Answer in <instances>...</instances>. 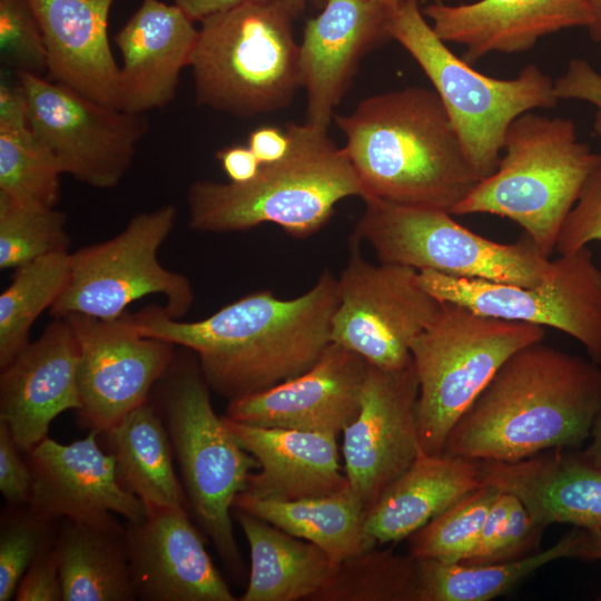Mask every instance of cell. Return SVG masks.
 Listing matches in <instances>:
<instances>
[{"mask_svg":"<svg viewBox=\"0 0 601 601\" xmlns=\"http://www.w3.org/2000/svg\"><path fill=\"white\" fill-rule=\"evenodd\" d=\"M337 304V278L325 269L295 298L262 289L200 321H180L160 306L132 318L142 334L194 352L210 390L231 401L308 371L332 343Z\"/></svg>","mask_w":601,"mask_h":601,"instance_id":"1","label":"cell"},{"mask_svg":"<svg viewBox=\"0 0 601 601\" xmlns=\"http://www.w3.org/2000/svg\"><path fill=\"white\" fill-rule=\"evenodd\" d=\"M601 368L542 342L511 355L451 430L445 453L516 462L590 439Z\"/></svg>","mask_w":601,"mask_h":601,"instance_id":"2","label":"cell"},{"mask_svg":"<svg viewBox=\"0 0 601 601\" xmlns=\"http://www.w3.org/2000/svg\"><path fill=\"white\" fill-rule=\"evenodd\" d=\"M334 119L365 198L451 213L480 180L434 90L377 93Z\"/></svg>","mask_w":601,"mask_h":601,"instance_id":"3","label":"cell"},{"mask_svg":"<svg viewBox=\"0 0 601 601\" xmlns=\"http://www.w3.org/2000/svg\"><path fill=\"white\" fill-rule=\"evenodd\" d=\"M328 128L288 124L287 155L262 165L248 183L194 181L187 193L188 225L200 233L247 230L273 223L294 237L321 229L344 198H365V188L344 147Z\"/></svg>","mask_w":601,"mask_h":601,"instance_id":"4","label":"cell"},{"mask_svg":"<svg viewBox=\"0 0 601 601\" xmlns=\"http://www.w3.org/2000/svg\"><path fill=\"white\" fill-rule=\"evenodd\" d=\"M601 152L580 141L569 118L528 111L509 126L496 169L452 215L490 214L516 223L546 257Z\"/></svg>","mask_w":601,"mask_h":601,"instance_id":"5","label":"cell"},{"mask_svg":"<svg viewBox=\"0 0 601 601\" xmlns=\"http://www.w3.org/2000/svg\"><path fill=\"white\" fill-rule=\"evenodd\" d=\"M295 17L285 0H268L200 20L189 63L197 104L239 117L289 105L300 87Z\"/></svg>","mask_w":601,"mask_h":601,"instance_id":"6","label":"cell"},{"mask_svg":"<svg viewBox=\"0 0 601 601\" xmlns=\"http://www.w3.org/2000/svg\"><path fill=\"white\" fill-rule=\"evenodd\" d=\"M388 35L430 79L480 179L496 169L504 136L514 119L558 105L554 80L535 65L525 66L510 79L475 70L435 35L418 0L392 4Z\"/></svg>","mask_w":601,"mask_h":601,"instance_id":"7","label":"cell"},{"mask_svg":"<svg viewBox=\"0 0 601 601\" xmlns=\"http://www.w3.org/2000/svg\"><path fill=\"white\" fill-rule=\"evenodd\" d=\"M160 415L178 461L188 506L225 565L243 573L230 510L257 460L218 417L196 357L174 359L159 381Z\"/></svg>","mask_w":601,"mask_h":601,"instance_id":"8","label":"cell"},{"mask_svg":"<svg viewBox=\"0 0 601 601\" xmlns=\"http://www.w3.org/2000/svg\"><path fill=\"white\" fill-rule=\"evenodd\" d=\"M544 336L542 326L443 302L437 317L411 345L418 380L416 423L422 453H443L451 430L503 363Z\"/></svg>","mask_w":601,"mask_h":601,"instance_id":"9","label":"cell"},{"mask_svg":"<svg viewBox=\"0 0 601 601\" xmlns=\"http://www.w3.org/2000/svg\"><path fill=\"white\" fill-rule=\"evenodd\" d=\"M363 200L352 238L368 244L381 263L522 287L539 285L552 269V260L525 235L515 243H497L443 209L376 197Z\"/></svg>","mask_w":601,"mask_h":601,"instance_id":"10","label":"cell"},{"mask_svg":"<svg viewBox=\"0 0 601 601\" xmlns=\"http://www.w3.org/2000/svg\"><path fill=\"white\" fill-rule=\"evenodd\" d=\"M176 219L177 208L162 205L135 215L112 238L72 253L68 283L50 308L51 315L110 319L140 298L160 295L165 312L183 317L195 299L191 283L158 259Z\"/></svg>","mask_w":601,"mask_h":601,"instance_id":"11","label":"cell"},{"mask_svg":"<svg viewBox=\"0 0 601 601\" xmlns=\"http://www.w3.org/2000/svg\"><path fill=\"white\" fill-rule=\"evenodd\" d=\"M351 238V254L337 278L338 304L331 341L368 364L396 370L412 362L411 345L437 317L443 302L420 283L412 267L367 262Z\"/></svg>","mask_w":601,"mask_h":601,"instance_id":"12","label":"cell"},{"mask_svg":"<svg viewBox=\"0 0 601 601\" xmlns=\"http://www.w3.org/2000/svg\"><path fill=\"white\" fill-rule=\"evenodd\" d=\"M421 285L441 302L496 318L552 327L573 337L601 365V268L583 247L552 260L542 283L522 287L418 272Z\"/></svg>","mask_w":601,"mask_h":601,"instance_id":"13","label":"cell"},{"mask_svg":"<svg viewBox=\"0 0 601 601\" xmlns=\"http://www.w3.org/2000/svg\"><path fill=\"white\" fill-rule=\"evenodd\" d=\"M16 76L28 99L30 126L60 171L95 188L116 187L148 131L145 114L100 104L41 75Z\"/></svg>","mask_w":601,"mask_h":601,"instance_id":"14","label":"cell"},{"mask_svg":"<svg viewBox=\"0 0 601 601\" xmlns=\"http://www.w3.org/2000/svg\"><path fill=\"white\" fill-rule=\"evenodd\" d=\"M65 318L79 347L77 421L100 434L148 402L176 357L175 345L142 334L127 312L110 319Z\"/></svg>","mask_w":601,"mask_h":601,"instance_id":"15","label":"cell"},{"mask_svg":"<svg viewBox=\"0 0 601 601\" xmlns=\"http://www.w3.org/2000/svg\"><path fill=\"white\" fill-rule=\"evenodd\" d=\"M412 362L396 370L367 363L359 411L343 431L345 475L366 513L422 453Z\"/></svg>","mask_w":601,"mask_h":601,"instance_id":"16","label":"cell"},{"mask_svg":"<svg viewBox=\"0 0 601 601\" xmlns=\"http://www.w3.org/2000/svg\"><path fill=\"white\" fill-rule=\"evenodd\" d=\"M98 431L70 444L48 436L28 454L32 476L28 506L48 520L95 521L119 514L127 522L146 516V508L120 484L112 455L101 450Z\"/></svg>","mask_w":601,"mask_h":601,"instance_id":"17","label":"cell"},{"mask_svg":"<svg viewBox=\"0 0 601 601\" xmlns=\"http://www.w3.org/2000/svg\"><path fill=\"white\" fill-rule=\"evenodd\" d=\"M367 362L331 343L305 373L266 391L231 400L227 417L248 425L338 435L356 417Z\"/></svg>","mask_w":601,"mask_h":601,"instance_id":"18","label":"cell"},{"mask_svg":"<svg viewBox=\"0 0 601 601\" xmlns=\"http://www.w3.org/2000/svg\"><path fill=\"white\" fill-rule=\"evenodd\" d=\"M129 566L136 599L145 601H235L208 555L187 509L146 510L127 522Z\"/></svg>","mask_w":601,"mask_h":601,"instance_id":"19","label":"cell"},{"mask_svg":"<svg viewBox=\"0 0 601 601\" xmlns=\"http://www.w3.org/2000/svg\"><path fill=\"white\" fill-rule=\"evenodd\" d=\"M394 3V2H393ZM386 0H326L309 19L299 45L300 87L306 121L328 128L361 58L388 35L392 4Z\"/></svg>","mask_w":601,"mask_h":601,"instance_id":"20","label":"cell"},{"mask_svg":"<svg viewBox=\"0 0 601 601\" xmlns=\"http://www.w3.org/2000/svg\"><path fill=\"white\" fill-rule=\"evenodd\" d=\"M79 347L65 317H55L0 375V420L20 449L28 452L48 436L62 412L78 411Z\"/></svg>","mask_w":601,"mask_h":601,"instance_id":"21","label":"cell"},{"mask_svg":"<svg viewBox=\"0 0 601 601\" xmlns=\"http://www.w3.org/2000/svg\"><path fill=\"white\" fill-rule=\"evenodd\" d=\"M422 11L441 40L465 48L463 59L470 63L493 52H524L548 35L591 23L582 0L437 1Z\"/></svg>","mask_w":601,"mask_h":601,"instance_id":"22","label":"cell"},{"mask_svg":"<svg viewBox=\"0 0 601 601\" xmlns=\"http://www.w3.org/2000/svg\"><path fill=\"white\" fill-rule=\"evenodd\" d=\"M197 38L195 21L179 6L142 0L114 37L122 57L118 108L145 114L169 105Z\"/></svg>","mask_w":601,"mask_h":601,"instance_id":"23","label":"cell"},{"mask_svg":"<svg viewBox=\"0 0 601 601\" xmlns=\"http://www.w3.org/2000/svg\"><path fill=\"white\" fill-rule=\"evenodd\" d=\"M115 1L29 0L43 35L48 78L118 108L120 67L108 37Z\"/></svg>","mask_w":601,"mask_h":601,"instance_id":"24","label":"cell"},{"mask_svg":"<svg viewBox=\"0 0 601 601\" xmlns=\"http://www.w3.org/2000/svg\"><path fill=\"white\" fill-rule=\"evenodd\" d=\"M484 484L518 496L542 526L601 530V469L577 450H551L516 462L480 461Z\"/></svg>","mask_w":601,"mask_h":601,"instance_id":"25","label":"cell"},{"mask_svg":"<svg viewBox=\"0 0 601 601\" xmlns=\"http://www.w3.org/2000/svg\"><path fill=\"white\" fill-rule=\"evenodd\" d=\"M224 421L258 462L244 492L254 497L294 501L329 495L349 486L341 471L336 435Z\"/></svg>","mask_w":601,"mask_h":601,"instance_id":"26","label":"cell"},{"mask_svg":"<svg viewBox=\"0 0 601 601\" xmlns=\"http://www.w3.org/2000/svg\"><path fill=\"white\" fill-rule=\"evenodd\" d=\"M483 484L480 461L421 453L367 511L366 534L375 545L410 538Z\"/></svg>","mask_w":601,"mask_h":601,"instance_id":"27","label":"cell"},{"mask_svg":"<svg viewBox=\"0 0 601 601\" xmlns=\"http://www.w3.org/2000/svg\"><path fill=\"white\" fill-rule=\"evenodd\" d=\"M62 601H132L126 528L114 514L95 521L65 519L53 541Z\"/></svg>","mask_w":601,"mask_h":601,"instance_id":"28","label":"cell"},{"mask_svg":"<svg viewBox=\"0 0 601 601\" xmlns=\"http://www.w3.org/2000/svg\"><path fill=\"white\" fill-rule=\"evenodd\" d=\"M250 551L249 581L242 601H311L335 563L318 545L236 509Z\"/></svg>","mask_w":601,"mask_h":601,"instance_id":"29","label":"cell"},{"mask_svg":"<svg viewBox=\"0 0 601 601\" xmlns=\"http://www.w3.org/2000/svg\"><path fill=\"white\" fill-rule=\"evenodd\" d=\"M102 433L120 484L136 495L146 510L189 508L174 467L169 434L152 404L146 402L136 407Z\"/></svg>","mask_w":601,"mask_h":601,"instance_id":"30","label":"cell"},{"mask_svg":"<svg viewBox=\"0 0 601 601\" xmlns=\"http://www.w3.org/2000/svg\"><path fill=\"white\" fill-rule=\"evenodd\" d=\"M234 508L318 545L335 564L376 546L365 531L366 511L349 486L329 495L294 501L239 493Z\"/></svg>","mask_w":601,"mask_h":601,"instance_id":"31","label":"cell"},{"mask_svg":"<svg viewBox=\"0 0 601 601\" xmlns=\"http://www.w3.org/2000/svg\"><path fill=\"white\" fill-rule=\"evenodd\" d=\"M572 530L554 545L506 563L466 565L417 559L416 601H489L501 597L545 564L571 558Z\"/></svg>","mask_w":601,"mask_h":601,"instance_id":"32","label":"cell"},{"mask_svg":"<svg viewBox=\"0 0 601 601\" xmlns=\"http://www.w3.org/2000/svg\"><path fill=\"white\" fill-rule=\"evenodd\" d=\"M71 254H49L16 269L0 295V367L4 368L29 343L38 316L62 294Z\"/></svg>","mask_w":601,"mask_h":601,"instance_id":"33","label":"cell"},{"mask_svg":"<svg viewBox=\"0 0 601 601\" xmlns=\"http://www.w3.org/2000/svg\"><path fill=\"white\" fill-rule=\"evenodd\" d=\"M417 559L376 546L333 566L311 601H416Z\"/></svg>","mask_w":601,"mask_h":601,"instance_id":"34","label":"cell"},{"mask_svg":"<svg viewBox=\"0 0 601 601\" xmlns=\"http://www.w3.org/2000/svg\"><path fill=\"white\" fill-rule=\"evenodd\" d=\"M61 175L31 126L0 129V195L22 204L55 207Z\"/></svg>","mask_w":601,"mask_h":601,"instance_id":"35","label":"cell"},{"mask_svg":"<svg viewBox=\"0 0 601 601\" xmlns=\"http://www.w3.org/2000/svg\"><path fill=\"white\" fill-rule=\"evenodd\" d=\"M500 493L497 487L483 484L461 497L410 536L408 554L418 560L462 562L476 544Z\"/></svg>","mask_w":601,"mask_h":601,"instance_id":"36","label":"cell"},{"mask_svg":"<svg viewBox=\"0 0 601 601\" xmlns=\"http://www.w3.org/2000/svg\"><path fill=\"white\" fill-rule=\"evenodd\" d=\"M66 221V215L55 207L0 195V268L17 269L46 255L68 252Z\"/></svg>","mask_w":601,"mask_h":601,"instance_id":"37","label":"cell"},{"mask_svg":"<svg viewBox=\"0 0 601 601\" xmlns=\"http://www.w3.org/2000/svg\"><path fill=\"white\" fill-rule=\"evenodd\" d=\"M544 529L518 496L501 491L486 515L476 544L459 563L483 565L524 559L540 551Z\"/></svg>","mask_w":601,"mask_h":601,"instance_id":"38","label":"cell"},{"mask_svg":"<svg viewBox=\"0 0 601 601\" xmlns=\"http://www.w3.org/2000/svg\"><path fill=\"white\" fill-rule=\"evenodd\" d=\"M53 521L33 511L11 510L2 515L0 530V601L16 594L31 563L53 544Z\"/></svg>","mask_w":601,"mask_h":601,"instance_id":"39","label":"cell"},{"mask_svg":"<svg viewBox=\"0 0 601 601\" xmlns=\"http://www.w3.org/2000/svg\"><path fill=\"white\" fill-rule=\"evenodd\" d=\"M0 57L16 73L47 72L43 35L29 0H0Z\"/></svg>","mask_w":601,"mask_h":601,"instance_id":"40","label":"cell"},{"mask_svg":"<svg viewBox=\"0 0 601 601\" xmlns=\"http://www.w3.org/2000/svg\"><path fill=\"white\" fill-rule=\"evenodd\" d=\"M601 240V159L590 171L558 236L555 250L577 252Z\"/></svg>","mask_w":601,"mask_h":601,"instance_id":"41","label":"cell"},{"mask_svg":"<svg viewBox=\"0 0 601 601\" xmlns=\"http://www.w3.org/2000/svg\"><path fill=\"white\" fill-rule=\"evenodd\" d=\"M554 90L559 100H580L594 106L593 131L601 140V72L588 60L573 58L554 80Z\"/></svg>","mask_w":601,"mask_h":601,"instance_id":"42","label":"cell"},{"mask_svg":"<svg viewBox=\"0 0 601 601\" xmlns=\"http://www.w3.org/2000/svg\"><path fill=\"white\" fill-rule=\"evenodd\" d=\"M7 423L0 420V491L11 506L28 504L32 476Z\"/></svg>","mask_w":601,"mask_h":601,"instance_id":"43","label":"cell"},{"mask_svg":"<svg viewBox=\"0 0 601 601\" xmlns=\"http://www.w3.org/2000/svg\"><path fill=\"white\" fill-rule=\"evenodd\" d=\"M14 600H62V584L53 544L45 550L28 568L18 584Z\"/></svg>","mask_w":601,"mask_h":601,"instance_id":"44","label":"cell"},{"mask_svg":"<svg viewBox=\"0 0 601 601\" xmlns=\"http://www.w3.org/2000/svg\"><path fill=\"white\" fill-rule=\"evenodd\" d=\"M247 146L252 149L262 165L283 159L290 147L287 130L275 126L255 128L248 136Z\"/></svg>","mask_w":601,"mask_h":601,"instance_id":"45","label":"cell"},{"mask_svg":"<svg viewBox=\"0 0 601 601\" xmlns=\"http://www.w3.org/2000/svg\"><path fill=\"white\" fill-rule=\"evenodd\" d=\"M217 159L230 183L244 184L254 179L262 162L248 146L233 145L217 151Z\"/></svg>","mask_w":601,"mask_h":601,"instance_id":"46","label":"cell"},{"mask_svg":"<svg viewBox=\"0 0 601 601\" xmlns=\"http://www.w3.org/2000/svg\"><path fill=\"white\" fill-rule=\"evenodd\" d=\"M30 126L29 105L26 92L17 79L10 85H0V129H13Z\"/></svg>","mask_w":601,"mask_h":601,"instance_id":"47","label":"cell"},{"mask_svg":"<svg viewBox=\"0 0 601 601\" xmlns=\"http://www.w3.org/2000/svg\"><path fill=\"white\" fill-rule=\"evenodd\" d=\"M571 558L584 562L601 560V530L574 528Z\"/></svg>","mask_w":601,"mask_h":601,"instance_id":"48","label":"cell"},{"mask_svg":"<svg viewBox=\"0 0 601 601\" xmlns=\"http://www.w3.org/2000/svg\"><path fill=\"white\" fill-rule=\"evenodd\" d=\"M262 1L268 0H173V2L179 6L194 21H200L210 14L244 3Z\"/></svg>","mask_w":601,"mask_h":601,"instance_id":"49","label":"cell"},{"mask_svg":"<svg viewBox=\"0 0 601 601\" xmlns=\"http://www.w3.org/2000/svg\"><path fill=\"white\" fill-rule=\"evenodd\" d=\"M579 453L585 461L601 469V404L594 417L590 443Z\"/></svg>","mask_w":601,"mask_h":601,"instance_id":"50","label":"cell"},{"mask_svg":"<svg viewBox=\"0 0 601 601\" xmlns=\"http://www.w3.org/2000/svg\"><path fill=\"white\" fill-rule=\"evenodd\" d=\"M590 13L591 23L587 28L591 39L601 45V0H582Z\"/></svg>","mask_w":601,"mask_h":601,"instance_id":"51","label":"cell"},{"mask_svg":"<svg viewBox=\"0 0 601 601\" xmlns=\"http://www.w3.org/2000/svg\"><path fill=\"white\" fill-rule=\"evenodd\" d=\"M298 14L303 12L305 7L307 4H315L318 7H323L326 2V0H285Z\"/></svg>","mask_w":601,"mask_h":601,"instance_id":"52","label":"cell"},{"mask_svg":"<svg viewBox=\"0 0 601 601\" xmlns=\"http://www.w3.org/2000/svg\"><path fill=\"white\" fill-rule=\"evenodd\" d=\"M386 1H388V2L393 3V2H395L396 0H386Z\"/></svg>","mask_w":601,"mask_h":601,"instance_id":"53","label":"cell"},{"mask_svg":"<svg viewBox=\"0 0 601 601\" xmlns=\"http://www.w3.org/2000/svg\"><path fill=\"white\" fill-rule=\"evenodd\" d=\"M598 600H601V594L598 597Z\"/></svg>","mask_w":601,"mask_h":601,"instance_id":"54","label":"cell"}]
</instances>
